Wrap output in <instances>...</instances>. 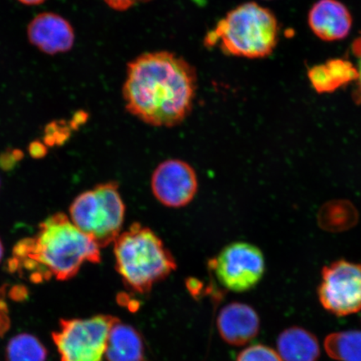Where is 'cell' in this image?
I'll list each match as a JSON object with an SVG mask.
<instances>
[{"label": "cell", "instance_id": "277c9868", "mask_svg": "<svg viewBox=\"0 0 361 361\" xmlns=\"http://www.w3.org/2000/svg\"><path fill=\"white\" fill-rule=\"evenodd\" d=\"M273 13L256 3H246L228 13L207 35V47L219 45L227 55L250 59L272 53L279 40Z\"/></svg>", "mask_w": 361, "mask_h": 361}, {"label": "cell", "instance_id": "ffe728a7", "mask_svg": "<svg viewBox=\"0 0 361 361\" xmlns=\"http://www.w3.org/2000/svg\"><path fill=\"white\" fill-rule=\"evenodd\" d=\"M104 1L113 10L124 11L139 4L150 1V0H104Z\"/></svg>", "mask_w": 361, "mask_h": 361}, {"label": "cell", "instance_id": "6da1fadb", "mask_svg": "<svg viewBox=\"0 0 361 361\" xmlns=\"http://www.w3.org/2000/svg\"><path fill=\"white\" fill-rule=\"evenodd\" d=\"M196 90L195 69L173 53L158 51L129 63L123 93L130 114L150 126L171 128L190 114Z\"/></svg>", "mask_w": 361, "mask_h": 361}, {"label": "cell", "instance_id": "d6986e66", "mask_svg": "<svg viewBox=\"0 0 361 361\" xmlns=\"http://www.w3.org/2000/svg\"><path fill=\"white\" fill-rule=\"evenodd\" d=\"M70 126L65 121H52L45 128L44 142L47 147L61 146L71 135Z\"/></svg>", "mask_w": 361, "mask_h": 361}, {"label": "cell", "instance_id": "e0dca14e", "mask_svg": "<svg viewBox=\"0 0 361 361\" xmlns=\"http://www.w3.org/2000/svg\"><path fill=\"white\" fill-rule=\"evenodd\" d=\"M6 356L7 361H45L47 350L37 338L21 334L8 342Z\"/></svg>", "mask_w": 361, "mask_h": 361}, {"label": "cell", "instance_id": "ba28073f", "mask_svg": "<svg viewBox=\"0 0 361 361\" xmlns=\"http://www.w3.org/2000/svg\"><path fill=\"white\" fill-rule=\"evenodd\" d=\"M318 297L323 308L334 315L343 317L358 313L361 310V264L341 259L324 267Z\"/></svg>", "mask_w": 361, "mask_h": 361}, {"label": "cell", "instance_id": "44dd1931", "mask_svg": "<svg viewBox=\"0 0 361 361\" xmlns=\"http://www.w3.org/2000/svg\"><path fill=\"white\" fill-rule=\"evenodd\" d=\"M354 53L356 57H357V66L356 69L358 72L357 81V89L355 90V98L356 100L361 102V38L356 40L354 44Z\"/></svg>", "mask_w": 361, "mask_h": 361}, {"label": "cell", "instance_id": "5bb4252c", "mask_svg": "<svg viewBox=\"0 0 361 361\" xmlns=\"http://www.w3.org/2000/svg\"><path fill=\"white\" fill-rule=\"evenodd\" d=\"M308 78L316 92L331 93L357 80L358 72L351 62L335 59L311 68Z\"/></svg>", "mask_w": 361, "mask_h": 361}, {"label": "cell", "instance_id": "30bf717a", "mask_svg": "<svg viewBox=\"0 0 361 361\" xmlns=\"http://www.w3.org/2000/svg\"><path fill=\"white\" fill-rule=\"evenodd\" d=\"M28 37L31 44L48 55L67 52L75 42L70 23L54 13L36 16L28 26Z\"/></svg>", "mask_w": 361, "mask_h": 361}, {"label": "cell", "instance_id": "7a4b0ae2", "mask_svg": "<svg viewBox=\"0 0 361 361\" xmlns=\"http://www.w3.org/2000/svg\"><path fill=\"white\" fill-rule=\"evenodd\" d=\"M100 247L81 232L64 214H56L40 224L37 236L25 238L13 247L16 269L34 271L32 281L55 276L58 281L73 278L85 263L101 262Z\"/></svg>", "mask_w": 361, "mask_h": 361}, {"label": "cell", "instance_id": "cb8c5ba5", "mask_svg": "<svg viewBox=\"0 0 361 361\" xmlns=\"http://www.w3.org/2000/svg\"><path fill=\"white\" fill-rule=\"evenodd\" d=\"M88 115L87 112L80 111L76 112L73 118L70 121L69 126L71 129L78 130L81 125L87 123Z\"/></svg>", "mask_w": 361, "mask_h": 361}, {"label": "cell", "instance_id": "8fae6325", "mask_svg": "<svg viewBox=\"0 0 361 361\" xmlns=\"http://www.w3.org/2000/svg\"><path fill=\"white\" fill-rule=\"evenodd\" d=\"M216 326L225 342L229 345L241 346L258 336L260 319L251 306L235 302L221 310Z\"/></svg>", "mask_w": 361, "mask_h": 361}, {"label": "cell", "instance_id": "3957f363", "mask_svg": "<svg viewBox=\"0 0 361 361\" xmlns=\"http://www.w3.org/2000/svg\"><path fill=\"white\" fill-rule=\"evenodd\" d=\"M116 269L126 287L146 293L177 269L175 259L151 228L133 224L114 242Z\"/></svg>", "mask_w": 361, "mask_h": 361}, {"label": "cell", "instance_id": "603a6c76", "mask_svg": "<svg viewBox=\"0 0 361 361\" xmlns=\"http://www.w3.org/2000/svg\"><path fill=\"white\" fill-rule=\"evenodd\" d=\"M16 160L13 157L12 150H8L0 155V168L4 171H11L16 166Z\"/></svg>", "mask_w": 361, "mask_h": 361}, {"label": "cell", "instance_id": "d4e9b609", "mask_svg": "<svg viewBox=\"0 0 361 361\" xmlns=\"http://www.w3.org/2000/svg\"><path fill=\"white\" fill-rule=\"evenodd\" d=\"M19 1L26 6H36V4L44 3L45 0H19Z\"/></svg>", "mask_w": 361, "mask_h": 361}, {"label": "cell", "instance_id": "2e32d148", "mask_svg": "<svg viewBox=\"0 0 361 361\" xmlns=\"http://www.w3.org/2000/svg\"><path fill=\"white\" fill-rule=\"evenodd\" d=\"M327 355L336 361H361V331L332 333L324 342Z\"/></svg>", "mask_w": 361, "mask_h": 361}, {"label": "cell", "instance_id": "5b68a950", "mask_svg": "<svg viewBox=\"0 0 361 361\" xmlns=\"http://www.w3.org/2000/svg\"><path fill=\"white\" fill-rule=\"evenodd\" d=\"M125 212L116 182L100 183L80 194L70 207L72 223L100 247L110 245L120 235Z\"/></svg>", "mask_w": 361, "mask_h": 361}, {"label": "cell", "instance_id": "52a82bcc", "mask_svg": "<svg viewBox=\"0 0 361 361\" xmlns=\"http://www.w3.org/2000/svg\"><path fill=\"white\" fill-rule=\"evenodd\" d=\"M209 265L222 286L237 293L254 288L265 272L263 252L246 242L230 243L209 262Z\"/></svg>", "mask_w": 361, "mask_h": 361}, {"label": "cell", "instance_id": "484cf974", "mask_svg": "<svg viewBox=\"0 0 361 361\" xmlns=\"http://www.w3.org/2000/svg\"><path fill=\"white\" fill-rule=\"evenodd\" d=\"M4 255V247L1 240H0V261L2 260Z\"/></svg>", "mask_w": 361, "mask_h": 361}, {"label": "cell", "instance_id": "ac0fdd59", "mask_svg": "<svg viewBox=\"0 0 361 361\" xmlns=\"http://www.w3.org/2000/svg\"><path fill=\"white\" fill-rule=\"evenodd\" d=\"M236 361H282L276 350L264 345H254L243 350Z\"/></svg>", "mask_w": 361, "mask_h": 361}, {"label": "cell", "instance_id": "9c48e42d", "mask_svg": "<svg viewBox=\"0 0 361 361\" xmlns=\"http://www.w3.org/2000/svg\"><path fill=\"white\" fill-rule=\"evenodd\" d=\"M151 188L156 200L165 207L179 209L190 203L198 189L196 171L188 162L170 159L157 166Z\"/></svg>", "mask_w": 361, "mask_h": 361}, {"label": "cell", "instance_id": "7c38bea8", "mask_svg": "<svg viewBox=\"0 0 361 361\" xmlns=\"http://www.w3.org/2000/svg\"><path fill=\"white\" fill-rule=\"evenodd\" d=\"M309 25L314 34L326 42L345 39L352 27L348 8L338 0H319L311 8Z\"/></svg>", "mask_w": 361, "mask_h": 361}, {"label": "cell", "instance_id": "4fadbf2b", "mask_svg": "<svg viewBox=\"0 0 361 361\" xmlns=\"http://www.w3.org/2000/svg\"><path fill=\"white\" fill-rule=\"evenodd\" d=\"M277 352L282 361H318L320 346L313 333L301 327H290L279 336Z\"/></svg>", "mask_w": 361, "mask_h": 361}, {"label": "cell", "instance_id": "8992f818", "mask_svg": "<svg viewBox=\"0 0 361 361\" xmlns=\"http://www.w3.org/2000/svg\"><path fill=\"white\" fill-rule=\"evenodd\" d=\"M119 322L104 314L62 319L60 329L53 333L61 361H103L111 329Z\"/></svg>", "mask_w": 361, "mask_h": 361}, {"label": "cell", "instance_id": "9a60e30c", "mask_svg": "<svg viewBox=\"0 0 361 361\" xmlns=\"http://www.w3.org/2000/svg\"><path fill=\"white\" fill-rule=\"evenodd\" d=\"M106 358L108 361H142L143 341L137 329L117 322L108 337Z\"/></svg>", "mask_w": 361, "mask_h": 361}, {"label": "cell", "instance_id": "7402d4cb", "mask_svg": "<svg viewBox=\"0 0 361 361\" xmlns=\"http://www.w3.org/2000/svg\"><path fill=\"white\" fill-rule=\"evenodd\" d=\"M29 152L35 159H40L47 155V146L39 141H34L30 144Z\"/></svg>", "mask_w": 361, "mask_h": 361}]
</instances>
